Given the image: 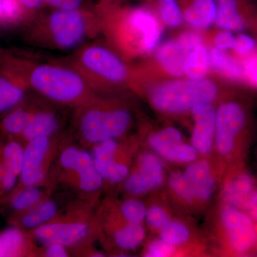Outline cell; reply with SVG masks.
<instances>
[{
  "label": "cell",
  "instance_id": "37",
  "mask_svg": "<svg viewBox=\"0 0 257 257\" xmlns=\"http://www.w3.org/2000/svg\"><path fill=\"white\" fill-rule=\"evenodd\" d=\"M146 220L149 226L153 229L160 230L170 221L168 215L162 208L152 206L147 210Z\"/></svg>",
  "mask_w": 257,
  "mask_h": 257
},
{
  "label": "cell",
  "instance_id": "31",
  "mask_svg": "<svg viewBox=\"0 0 257 257\" xmlns=\"http://www.w3.org/2000/svg\"><path fill=\"white\" fill-rule=\"evenodd\" d=\"M41 198V192L34 187L22 189L15 193L12 199L13 209L18 212L23 213L35 207Z\"/></svg>",
  "mask_w": 257,
  "mask_h": 257
},
{
  "label": "cell",
  "instance_id": "10",
  "mask_svg": "<svg viewBox=\"0 0 257 257\" xmlns=\"http://www.w3.org/2000/svg\"><path fill=\"white\" fill-rule=\"evenodd\" d=\"M60 162L64 168L74 171L78 175L81 189L86 192L98 190L103 178L96 170L92 157L88 152L69 147L62 152Z\"/></svg>",
  "mask_w": 257,
  "mask_h": 257
},
{
  "label": "cell",
  "instance_id": "6",
  "mask_svg": "<svg viewBox=\"0 0 257 257\" xmlns=\"http://www.w3.org/2000/svg\"><path fill=\"white\" fill-rule=\"evenodd\" d=\"M122 32L126 45L138 53H150L160 42L162 29L151 10L145 8L128 10L123 16Z\"/></svg>",
  "mask_w": 257,
  "mask_h": 257
},
{
  "label": "cell",
  "instance_id": "28",
  "mask_svg": "<svg viewBox=\"0 0 257 257\" xmlns=\"http://www.w3.org/2000/svg\"><path fill=\"white\" fill-rule=\"evenodd\" d=\"M145 231L140 224H128L114 234L115 243L124 250H135L143 242Z\"/></svg>",
  "mask_w": 257,
  "mask_h": 257
},
{
  "label": "cell",
  "instance_id": "36",
  "mask_svg": "<svg viewBox=\"0 0 257 257\" xmlns=\"http://www.w3.org/2000/svg\"><path fill=\"white\" fill-rule=\"evenodd\" d=\"M257 43L252 37L248 36L246 34H240L235 37V41L233 50L235 54L243 59L248 56L256 53Z\"/></svg>",
  "mask_w": 257,
  "mask_h": 257
},
{
  "label": "cell",
  "instance_id": "16",
  "mask_svg": "<svg viewBox=\"0 0 257 257\" xmlns=\"http://www.w3.org/2000/svg\"><path fill=\"white\" fill-rule=\"evenodd\" d=\"M184 20L192 28L205 30L215 22L216 0H182Z\"/></svg>",
  "mask_w": 257,
  "mask_h": 257
},
{
  "label": "cell",
  "instance_id": "34",
  "mask_svg": "<svg viewBox=\"0 0 257 257\" xmlns=\"http://www.w3.org/2000/svg\"><path fill=\"white\" fill-rule=\"evenodd\" d=\"M23 9L20 0H0V23L16 21L23 15Z\"/></svg>",
  "mask_w": 257,
  "mask_h": 257
},
{
  "label": "cell",
  "instance_id": "14",
  "mask_svg": "<svg viewBox=\"0 0 257 257\" xmlns=\"http://www.w3.org/2000/svg\"><path fill=\"white\" fill-rule=\"evenodd\" d=\"M87 225L82 222L55 223L42 225L35 229V238L47 244L67 246L80 241L87 234Z\"/></svg>",
  "mask_w": 257,
  "mask_h": 257
},
{
  "label": "cell",
  "instance_id": "21",
  "mask_svg": "<svg viewBox=\"0 0 257 257\" xmlns=\"http://www.w3.org/2000/svg\"><path fill=\"white\" fill-rule=\"evenodd\" d=\"M57 116L52 112L41 111L32 113L31 119L23 134V138L30 142L35 139L49 137L58 128Z\"/></svg>",
  "mask_w": 257,
  "mask_h": 257
},
{
  "label": "cell",
  "instance_id": "15",
  "mask_svg": "<svg viewBox=\"0 0 257 257\" xmlns=\"http://www.w3.org/2000/svg\"><path fill=\"white\" fill-rule=\"evenodd\" d=\"M24 149L18 142L11 141L3 147V173L1 192H9L16 186L23 168Z\"/></svg>",
  "mask_w": 257,
  "mask_h": 257
},
{
  "label": "cell",
  "instance_id": "9",
  "mask_svg": "<svg viewBox=\"0 0 257 257\" xmlns=\"http://www.w3.org/2000/svg\"><path fill=\"white\" fill-rule=\"evenodd\" d=\"M140 168L126 179L125 189L135 195L143 194L160 187L163 182V164L160 158L150 152L139 159Z\"/></svg>",
  "mask_w": 257,
  "mask_h": 257
},
{
  "label": "cell",
  "instance_id": "33",
  "mask_svg": "<svg viewBox=\"0 0 257 257\" xmlns=\"http://www.w3.org/2000/svg\"><path fill=\"white\" fill-rule=\"evenodd\" d=\"M124 219L130 224H140L146 218L147 209L145 204L137 199H128L121 206Z\"/></svg>",
  "mask_w": 257,
  "mask_h": 257
},
{
  "label": "cell",
  "instance_id": "32",
  "mask_svg": "<svg viewBox=\"0 0 257 257\" xmlns=\"http://www.w3.org/2000/svg\"><path fill=\"white\" fill-rule=\"evenodd\" d=\"M169 183L171 189L184 200L192 202L195 199L194 189L185 173L175 172L171 175Z\"/></svg>",
  "mask_w": 257,
  "mask_h": 257
},
{
  "label": "cell",
  "instance_id": "25",
  "mask_svg": "<svg viewBox=\"0 0 257 257\" xmlns=\"http://www.w3.org/2000/svg\"><path fill=\"white\" fill-rule=\"evenodd\" d=\"M57 207L55 202H46L36 205L33 209L25 211L20 218V224L25 228L32 229L39 227L55 216Z\"/></svg>",
  "mask_w": 257,
  "mask_h": 257
},
{
  "label": "cell",
  "instance_id": "7",
  "mask_svg": "<svg viewBox=\"0 0 257 257\" xmlns=\"http://www.w3.org/2000/svg\"><path fill=\"white\" fill-rule=\"evenodd\" d=\"M246 114L242 106L234 102L225 103L216 114L215 144L216 150L221 155L232 152L236 140L246 124Z\"/></svg>",
  "mask_w": 257,
  "mask_h": 257
},
{
  "label": "cell",
  "instance_id": "5",
  "mask_svg": "<svg viewBox=\"0 0 257 257\" xmlns=\"http://www.w3.org/2000/svg\"><path fill=\"white\" fill-rule=\"evenodd\" d=\"M131 116L124 109L92 107L83 113L79 130L84 140L98 144L119 138L127 130Z\"/></svg>",
  "mask_w": 257,
  "mask_h": 257
},
{
  "label": "cell",
  "instance_id": "1",
  "mask_svg": "<svg viewBox=\"0 0 257 257\" xmlns=\"http://www.w3.org/2000/svg\"><path fill=\"white\" fill-rule=\"evenodd\" d=\"M98 25L96 18L83 10L55 9L37 25L38 44L57 50H73L96 34Z\"/></svg>",
  "mask_w": 257,
  "mask_h": 257
},
{
  "label": "cell",
  "instance_id": "22",
  "mask_svg": "<svg viewBox=\"0 0 257 257\" xmlns=\"http://www.w3.org/2000/svg\"><path fill=\"white\" fill-rule=\"evenodd\" d=\"M210 65L219 73L233 80L243 78V66L234 57L225 53L224 51L212 48L209 52Z\"/></svg>",
  "mask_w": 257,
  "mask_h": 257
},
{
  "label": "cell",
  "instance_id": "8",
  "mask_svg": "<svg viewBox=\"0 0 257 257\" xmlns=\"http://www.w3.org/2000/svg\"><path fill=\"white\" fill-rule=\"evenodd\" d=\"M221 219L235 252L244 254L254 246L257 231L253 221L246 212L227 204L221 210Z\"/></svg>",
  "mask_w": 257,
  "mask_h": 257
},
{
  "label": "cell",
  "instance_id": "42",
  "mask_svg": "<svg viewBox=\"0 0 257 257\" xmlns=\"http://www.w3.org/2000/svg\"><path fill=\"white\" fill-rule=\"evenodd\" d=\"M243 209L253 221L257 222V189L251 193Z\"/></svg>",
  "mask_w": 257,
  "mask_h": 257
},
{
  "label": "cell",
  "instance_id": "13",
  "mask_svg": "<svg viewBox=\"0 0 257 257\" xmlns=\"http://www.w3.org/2000/svg\"><path fill=\"white\" fill-rule=\"evenodd\" d=\"M93 152V160L96 170L103 179L112 183H117L126 178L128 174L126 166L114 160L117 149V143L114 140H106L96 144Z\"/></svg>",
  "mask_w": 257,
  "mask_h": 257
},
{
  "label": "cell",
  "instance_id": "18",
  "mask_svg": "<svg viewBox=\"0 0 257 257\" xmlns=\"http://www.w3.org/2000/svg\"><path fill=\"white\" fill-rule=\"evenodd\" d=\"M217 5L216 23L224 30L237 32L245 27L243 16V0H216Z\"/></svg>",
  "mask_w": 257,
  "mask_h": 257
},
{
  "label": "cell",
  "instance_id": "27",
  "mask_svg": "<svg viewBox=\"0 0 257 257\" xmlns=\"http://www.w3.org/2000/svg\"><path fill=\"white\" fill-rule=\"evenodd\" d=\"M25 96V91L9 79L0 77V113L13 109L20 104Z\"/></svg>",
  "mask_w": 257,
  "mask_h": 257
},
{
  "label": "cell",
  "instance_id": "45",
  "mask_svg": "<svg viewBox=\"0 0 257 257\" xmlns=\"http://www.w3.org/2000/svg\"><path fill=\"white\" fill-rule=\"evenodd\" d=\"M3 147H0V192H1L2 183H3Z\"/></svg>",
  "mask_w": 257,
  "mask_h": 257
},
{
  "label": "cell",
  "instance_id": "23",
  "mask_svg": "<svg viewBox=\"0 0 257 257\" xmlns=\"http://www.w3.org/2000/svg\"><path fill=\"white\" fill-rule=\"evenodd\" d=\"M210 66L209 52L200 45L187 56L184 65V74L191 79H202Z\"/></svg>",
  "mask_w": 257,
  "mask_h": 257
},
{
  "label": "cell",
  "instance_id": "3",
  "mask_svg": "<svg viewBox=\"0 0 257 257\" xmlns=\"http://www.w3.org/2000/svg\"><path fill=\"white\" fill-rule=\"evenodd\" d=\"M217 89L205 79H184L161 84L150 93L152 105L168 113L182 112L198 104L210 103L215 99Z\"/></svg>",
  "mask_w": 257,
  "mask_h": 257
},
{
  "label": "cell",
  "instance_id": "26",
  "mask_svg": "<svg viewBox=\"0 0 257 257\" xmlns=\"http://www.w3.org/2000/svg\"><path fill=\"white\" fill-rule=\"evenodd\" d=\"M25 246V235L20 229L12 228L0 234V257L21 256Z\"/></svg>",
  "mask_w": 257,
  "mask_h": 257
},
{
  "label": "cell",
  "instance_id": "2",
  "mask_svg": "<svg viewBox=\"0 0 257 257\" xmlns=\"http://www.w3.org/2000/svg\"><path fill=\"white\" fill-rule=\"evenodd\" d=\"M28 78L30 85L39 94L62 104L79 102L86 99L92 89L72 66L38 62L30 67Z\"/></svg>",
  "mask_w": 257,
  "mask_h": 257
},
{
  "label": "cell",
  "instance_id": "4",
  "mask_svg": "<svg viewBox=\"0 0 257 257\" xmlns=\"http://www.w3.org/2000/svg\"><path fill=\"white\" fill-rule=\"evenodd\" d=\"M72 66L94 87L120 84L127 77V69L119 57L106 47L91 44L81 47L72 59Z\"/></svg>",
  "mask_w": 257,
  "mask_h": 257
},
{
  "label": "cell",
  "instance_id": "41",
  "mask_svg": "<svg viewBox=\"0 0 257 257\" xmlns=\"http://www.w3.org/2000/svg\"><path fill=\"white\" fill-rule=\"evenodd\" d=\"M43 2L59 10L79 9L82 3V0H43Z\"/></svg>",
  "mask_w": 257,
  "mask_h": 257
},
{
  "label": "cell",
  "instance_id": "30",
  "mask_svg": "<svg viewBox=\"0 0 257 257\" xmlns=\"http://www.w3.org/2000/svg\"><path fill=\"white\" fill-rule=\"evenodd\" d=\"M161 239L171 246L182 244L188 240V228L182 223L177 221H170L160 229Z\"/></svg>",
  "mask_w": 257,
  "mask_h": 257
},
{
  "label": "cell",
  "instance_id": "40",
  "mask_svg": "<svg viewBox=\"0 0 257 257\" xmlns=\"http://www.w3.org/2000/svg\"><path fill=\"white\" fill-rule=\"evenodd\" d=\"M235 41V37L231 32L224 30L216 35L214 43L216 47L219 50L226 51L233 50Z\"/></svg>",
  "mask_w": 257,
  "mask_h": 257
},
{
  "label": "cell",
  "instance_id": "20",
  "mask_svg": "<svg viewBox=\"0 0 257 257\" xmlns=\"http://www.w3.org/2000/svg\"><path fill=\"white\" fill-rule=\"evenodd\" d=\"M254 189L252 177L248 174L243 173L236 176L226 183L223 195L228 205L241 209Z\"/></svg>",
  "mask_w": 257,
  "mask_h": 257
},
{
  "label": "cell",
  "instance_id": "11",
  "mask_svg": "<svg viewBox=\"0 0 257 257\" xmlns=\"http://www.w3.org/2000/svg\"><path fill=\"white\" fill-rule=\"evenodd\" d=\"M49 145L48 137H43L28 142L24 149L23 168L20 177V184L23 189L34 187L43 179L42 164Z\"/></svg>",
  "mask_w": 257,
  "mask_h": 257
},
{
  "label": "cell",
  "instance_id": "17",
  "mask_svg": "<svg viewBox=\"0 0 257 257\" xmlns=\"http://www.w3.org/2000/svg\"><path fill=\"white\" fill-rule=\"evenodd\" d=\"M190 52L178 38L164 43L157 51V58L167 73L180 77L184 74V62Z\"/></svg>",
  "mask_w": 257,
  "mask_h": 257
},
{
  "label": "cell",
  "instance_id": "35",
  "mask_svg": "<svg viewBox=\"0 0 257 257\" xmlns=\"http://www.w3.org/2000/svg\"><path fill=\"white\" fill-rule=\"evenodd\" d=\"M182 134L174 127L164 128L158 133L153 134L149 138V144L153 150L157 147L169 144L182 142Z\"/></svg>",
  "mask_w": 257,
  "mask_h": 257
},
{
  "label": "cell",
  "instance_id": "24",
  "mask_svg": "<svg viewBox=\"0 0 257 257\" xmlns=\"http://www.w3.org/2000/svg\"><path fill=\"white\" fill-rule=\"evenodd\" d=\"M154 150L166 160L178 163H190L194 162L198 152L192 145L191 146L182 142L162 145Z\"/></svg>",
  "mask_w": 257,
  "mask_h": 257
},
{
  "label": "cell",
  "instance_id": "38",
  "mask_svg": "<svg viewBox=\"0 0 257 257\" xmlns=\"http://www.w3.org/2000/svg\"><path fill=\"white\" fill-rule=\"evenodd\" d=\"M243 78L253 87H257V52L243 59Z\"/></svg>",
  "mask_w": 257,
  "mask_h": 257
},
{
  "label": "cell",
  "instance_id": "29",
  "mask_svg": "<svg viewBox=\"0 0 257 257\" xmlns=\"http://www.w3.org/2000/svg\"><path fill=\"white\" fill-rule=\"evenodd\" d=\"M32 115V113L23 109L11 111L2 121V128L8 135H23Z\"/></svg>",
  "mask_w": 257,
  "mask_h": 257
},
{
  "label": "cell",
  "instance_id": "43",
  "mask_svg": "<svg viewBox=\"0 0 257 257\" xmlns=\"http://www.w3.org/2000/svg\"><path fill=\"white\" fill-rule=\"evenodd\" d=\"M46 256L50 257H66L68 256L64 245L52 243L48 244L46 250Z\"/></svg>",
  "mask_w": 257,
  "mask_h": 257
},
{
  "label": "cell",
  "instance_id": "12",
  "mask_svg": "<svg viewBox=\"0 0 257 257\" xmlns=\"http://www.w3.org/2000/svg\"><path fill=\"white\" fill-rule=\"evenodd\" d=\"M194 127L192 135V146L202 155L210 152L215 136L216 114L210 103L198 104L192 109Z\"/></svg>",
  "mask_w": 257,
  "mask_h": 257
},
{
  "label": "cell",
  "instance_id": "44",
  "mask_svg": "<svg viewBox=\"0 0 257 257\" xmlns=\"http://www.w3.org/2000/svg\"><path fill=\"white\" fill-rule=\"evenodd\" d=\"M24 8L30 10L38 9L44 3L43 0H20Z\"/></svg>",
  "mask_w": 257,
  "mask_h": 257
},
{
  "label": "cell",
  "instance_id": "39",
  "mask_svg": "<svg viewBox=\"0 0 257 257\" xmlns=\"http://www.w3.org/2000/svg\"><path fill=\"white\" fill-rule=\"evenodd\" d=\"M175 246H171L163 240L156 239L149 244L145 256L149 257H165L173 253Z\"/></svg>",
  "mask_w": 257,
  "mask_h": 257
},
{
  "label": "cell",
  "instance_id": "19",
  "mask_svg": "<svg viewBox=\"0 0 257 257\" xmlns=\"http://www.w3.org/2000/svg\"><path fill=\"white\" fill-rule=\"evenodd\" d=\"M185 174L192 184L195 198L206 201L211 197L214 180L207 161L200 160L191 163L187 167Z\"/></svg>",
  "mask_w": 257,
  "mask_h": 257
}]
</instances>
